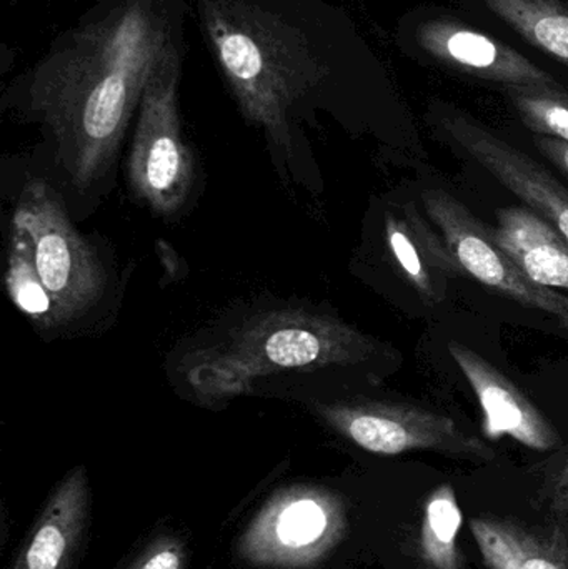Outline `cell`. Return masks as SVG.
<instances>
[{
	"instance_id": "obj_1",
	"label": "cell",
	"mask_w": 568,
	"mask_h": 569,
	"mask_svg": "<svg viewBox=\"0 0 568 569\" xmlns=\"http://www.w3.org/2000/svg\"><path fill=\"white\" fill-rule=\"evenodd\" d=\"M182 52L180 0H103L29 73L23 109L76 196L107 179L147 83Z\"/></svg>"
},
{
	"instance_id": "obj_2",
	"label": "cell",
	"mask_w": 568,
	"mask_h": 569,
	"mask_svg": "<svg viewBox=\"0 0 568 569\" xmlns=\"http://www.w3.org/2000/svg\"><path fill=\"white\" fill-rule=\"evenodd\" d=\"M386 347L313 305L272 301L229 315L179 351L172 378L187 400L217 408L240 397L280 395L313 400L319 378L359 368Z\"/></svg>"
},
{
	"instance_id": "obj_3",
	"label": "cell",
	"mask_w": 568,
	"mask_h": 569,
	"mask_svg": "<svg viewBox=\"0 0 568 569\" xmlns=\"http://www.w3.org/2000/svg\"><path fill=\"white\" fill-rule=\"evenodd\" d=\"M199 13L240 110L286 159L293 109L329 76L312 39L259 0H199Z\"/></svg>"
},
{
	"instance_id": "obj_4",
	"label": "cell",
	"mask_w": 568,
	"mask_h": 569,
	"mask_svg": "<svg viewBox=\"0 0 568 569\" xmlns=\"http://www.w3.org/2000/svg\"><path fill=\"white\" fill-rule=\"evenodd\" d=\"M7 288L42 328L80 323L106 300L109 273L102 259L43 180H30L13 210Z\"/></svg>"
},
{
	"instance_id": "obj_5",
	"label": "cell",
	"mask_w": 568,
	"mask_h": 569,
	"mask_svg": "<svg viewBox=\"0 0 568 569\" xmlns=\"http://www.w3.org/2000/svg\"><path fill=\"white\" fill-rule=\"evenodd\" d=\"M182 57L183 52L167 60L147 83L129 157L133 196L163 219L183 210L196 186V163L177 102Z\"/></svg>"
},
{
	"instance_id": "obj_6",
	"label": "cell",
	"mask_w": 568,
	"mask_h": 569,
	"mask_svg": "<svg viewBox=\"0 0 568 569\" xmlns=\"http://www.w3.org/2000/svg\"><path fill=\"white\" fill-rule=\"evenodd\" d=\"M347 533L342 498L322 487L292 485L269 498L240 538V557L257 568L317 567Z\"/></svg>"
},
{
	"instance_id": "obj_7",
	"label": "cell",
	"mask_w": 568,
	"mask_h": 569,
	"mask_svg": "<svg viewBox=\"0 0 568 569\" xmlns=\"http://www.w3.org/2000/svg\"><path fill=\"white\" fill-rule=\"evenodd\" d=\"M327 427L362 450L383 457L437 451L466 460L490 461L496 451L466 433L452 418L409 403L319 398L307 401Z\"/></svg>"
},
{
	"instance_id": "obj_8",
	"label": "cell",
	"mask_w": 568,
	"mask_h": 569,
	"mask_svg": "<svg viewBox=\"0 0 568 569\" xmlns=\"http://www.w3.org/2000/svg\"><path fill=\"white\" fill-rule=\"evenodd\" d=\"M423 210L430 222L459 260L464 273L510 300L552 315L568 330V297L532 282L520 267L494 242L484 226L464 203L442 189L422 193Z\"/></svg>"
},
{
	"instance_id": "obj_9",
	"label": "cell",
	"mask_w": 568,
	"mask_h": 569,
	"mask_svg": "<svg viewBox=\"0 0 568 569\" xmlns=\"http://www.w3.org/2000/svg\"><path fill=\"white\" fill-rule=\"evenodd\" d=\"M437 122L454 146L536 209L568 242V190L549 170L462 110L442 107Z\"/></svg>"
},
{
	"instance_id": "obj_10",
	"label": "cell",
	"mask_w": 568,
	"mask_h": 569,
	"mask_svg": "<svg viewBox=\"0 0 568 569\" xmlns=\"http://www.w3.org/2000/svg\"><path fill=\"white\" fill-rule=\"evenodd\" d=\"M449 353L479 400L487 437H510L537 451L560 447L554 425L509 377L459 341H450Z\"/></svg>"
},
{
	"instance_id": "obj_11",
	"label": "cell",
	"mask_w": 568,
	"mask_h": 569,
	"mask_svg": "<svg viewBox=\"0 0 568 569\" xmlns=\"http://www.w3.org/2000/svg\"><path fill=\"white\" fill-rule=\"evenodd\" d=\"M417 42L439 62L479 79L506 87H560L552 76L517 50L457 20L423 22L417 30Z\"/></svg>"
},
{
	"instance_id": "obj_12",
	"label": "cell",
	"mask_w": 568,
	"mask_h": 569,
	"mask_svg": "<svg viewBox=\"0 0 568 569\" xmlns=\"http://www.w3.org/2000/svg\"><path fill=\"white\" fill-rule=\"evenodd\" d=\"M89 480L83 467L66 475L47 498L12 569H70L89 527Z\"/></svg>"
},
{
	"instance_id": "obj_13",
	"label": "cell",
	"mask_w": 568,
	"mask_h": 569,
	"mask_svg": "<svg viewBox=\"0 0 568 569\" xmlns=\"http://www.w3.org/2000/svg\"><path fill=\"white\" fill-rule=\"evenodd\" d=\"M386 243L402 279L427 303L446 300L450 282L464 276L444 237L430 229L412 203L402 213H387Z\"/></svg>"
},
{
	"instance_id": "obj_14",
	"label": "cell",
	"mask_w": 568,
	"mask_h": 569,
	"mask_svg": "<svg viewBox=\"0 0 568 569\" xmlns=\"http://www.w3.org/2000/svg\"><path fill=\"white\" fill-rule=\"evenodd\" d=\"M494 242L532 282L568 291V242L542 217L522 207L497 210Z\"/></svg>"
},
{
	"instance_id": "obj_15",
	"label": "cell",
	"mask_w": 568,
	"mask_h": 569,
	"mask_svg": "<svg viewBox=\"0 0 568 569\" xmlns=\"http://www.w3.org/2000/svg\"><path fill=\"white\" fill-rule=\"evenodd\" d=\"M470 531L490 569H568V540L560 528L487 517L474 518Z\"/></svg>"
},
{
	"instance_id": "obj_16",
	"label": "cell",
	"mask_w": 568,
	"mask_h": 569,
	"mask_svg": "<svg viewBox=\"0 0 568 569\" xmlns=\"http://www.w3.org/2000/svg\"><path fill=\"white\" fill-rule=\"evenodd\" d=\"M527 42L568 66V6L560 0H484Z\"/></svg>"
},
{
	"instance_id": "obj_17",
	"label": "cell",
	"mask_w": 568,
	"mask_h": 569,
	"mask_svg": "<svg viewBox=\"0 0 568 569\" xmlns=\"http://www.w3.org/2000/svg\"><path fill=\"white\" fill-rule=\"evenodd\" d=\"M462 520V511L452 485L437 487L427 498L420 527V557L427 567L462 569V555L457 543Z\"/></svg>"
},
{
	"instance_id": "obj_18",
	"label": "cell",
	"mask_w": 568,
	"mask_h": 569,
	"mask_svg": "<svg viewBox=\"0 0 568 569\" xmlns=\"http://www.w3.org/2000/svg\"><path fill=\"white\" fill-rule=\"evenodd\" d=\"M527 129L568 142V92L562 87H506Z\"/></svg>"
},
{
	"instance_id": "obj_19",
	"label": "cell",
	"mask_w": 568,
	"mask_h": 569,
	"mask_svg": "<svg viewBox=\"0 0 568 569\" xmlns=\"http://www.w3.org/2000/svg\"><path fill=\"white\" fill-rule=\"evenodd\" d=\"M186 565V541L177 535L162 533L152 538L126 569H183Z\"/></svg>"
},
{
	"instance_id": "obj_20",
	"label": "cell",
	"mask_w": 568,
	"mask_h": 569,
	"mask_svg": "<svg viewBox=\"0 0 568 569\" xmlns=\"http://www.w3.org/2000/svg\"><path fill=\"white\" fill-rule=\"evenodd\" d=\"M542 497L554 513L568 518V451L547 471Z\"/></svg>"
},
{
	"instance_id": "obj_21",
	"label": "cell",
	"mask_w": 568,
	"mask_h": 569,
	"mask_svg": "<svg viewBox=\"0 0 568 569\" xmlns=\"http://www.w3.org/2000/svg\"><path fill=\"white\" fill-rule=\"evenodd\" d=\"M539 152L549 159L568 179V142L552 137L536 136L534 139Z\"/></svg>"
}]
</instances>
